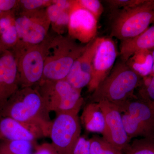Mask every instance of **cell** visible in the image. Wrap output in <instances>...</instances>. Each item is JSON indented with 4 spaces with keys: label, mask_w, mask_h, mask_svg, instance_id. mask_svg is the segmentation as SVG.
<instances>
[{
    "label": "cell",
    "mask_w": 154,
    "mask_h": 154,
    "mask_svg": "<svg viewBox=\"0 0 154 154\" xmlns=\"http://www.w3.org/2000/svg\"><path fill=\"white\" fill-rule=\"evenodd\" d=\"M89 140L90 154H122L103 137L96 136Z\"/></svg>",
    "instance_id": "ffe728a7"
},
{
    "label": "cell",
    "mask_w": 154,
    "mask_h": 154,
    "mask_svg": "<svg viewBox=\"0 0 154 154\" xmlns=\"http://www.w3.org/2000/svg\"><path fill=\"white\" fill-rule=\"evenodd\" d=\"M73 154H90V140L80 137L75 146Z\"/></svg>",
    "instance_id": "83f0119b"
},
{
    "label": "cell",
    "mask_w": 154,
    "mask_h": 154,
    "mask_svg": "<svg viewBox=\"0 0 154 154\" xmlns=\"http://www.w3.org/2000/svg\"><path fill=\"white\" fill-rule=\"evenodd\" d=\"M124 151L125 154H154V137L136 139Z\"/></svg>",
    "instance_id": "ac0fdd59"
},
{
    "label": "cell",
    "mask_w": 154,
    "mask_h": 154,
    "mask_svg": "<svg viewBox=\"0 0 154 154\" xmlns=\"http://www.w3.org/2000/svg\"><path fill=\"white\" fill-rule=\"evenodd\" d=\"M51 37L48 35L37 44L29 45L18 42L14 48L20 88L34 87L41 81Z\"/></svg>",
    "instance_id": "277c9868"
},
{
    "label": "cell",
    "mask_w": 154,
    "mask_h": 154,
    "mask_svg": "<svg viewBox=\"0 0 154 154\" xmlns=\"http://www.w3.org/2000/svg\"><path fill=\"white\" fill-rule=\"evenodd\" d=\"M81 133L78 114H58L52 122L50 132L53 146L59 154H73L76 144L81 137Z\"/></svg>",
    "instance_id": "52a82bcc"
},
{
    "label": "cell",
    "mask_w": 154,
    "mask_h": 154,
    "mask_svg": "<svg viewBox=\"0 0 154 154\" xmlns=\"http://www.w3.org/2000/svg\"><path fill=\"white\" fill-rule=\"evenodd\" d=\"M125 63L142 78L148 76L151 74L153 65L151 51L149 50L138 51Z\"/></svg>",
    "instance_id": "e0dca14e"
},
{
    "label": "cell",
    "mask_w": 154,
    "mask_h": 154,
    "mask_svg": "<svg viewBox=\"0 0 154 154\" xmlns=\"http://www.w3.org/2000/svg\"><path fill=\"white\" fill-rule=\"evenodd\" d=\"M44 100L50 112L57 115L63 113L78 114L83 105L82 90L76 89L65 79L41 81L34 86Z\"/></svg>",
    "instance_id": "8992f818"
},
{
    "label": "cell",
    "mask_w": 154,
    "mask_h": 154,
    "mask_svg": "<svg viewBox=\"0 0 154 154\" xmlns=\"http://www.w3.org/2000/svg\"><path fill=\"white\" fill-rule=\"evenodd\" d=\"M151 51L152 56L153 60V65L152 69V71L151 74L150 75V76H154V48L153 49L151 50Z\"/></svg>",
    "instance_id": "4dcf8cb0"
},
{
    "label": "cell",
    "mask_w": 154,
    "mask_h": 154,
    "mask_svg": "<svg viewBox=\"0 0 154 154\" xmlns=\"http://www.w3.org/2000/svg\"><path fill=\"white\" fill-rule=\"evenodd\" d=\"M99 40L100 37H96L88 43L85 51L73 64L65 80L73 88L82 90L91 82L93 59Z\"/></svg>",
    "instance_id": "4fadbf2b"
},
{
    "label": "cell",
    "mask_w": 154,
    "mask_h": 154,
    "mask_svg": "<svg viewBox=\"0 0 154 154\" xmlns=\"http://www.w3.org/2000/svg\"><path fill=\"white\" fill-rule=\"evenodd\" d=\"M153 23H154V0L153 3Z\"/></svg>",
    "instance_id": "1f68e13d"
},
{
    "label": "cell",
    "mask_w": 154,
    "mask_h": 154,
    "mask_svg": "<svg viewBox=\"0 0 154 154\" xmlns=\"http://www.w3.org/2000/svg\"><path fill=\"white\" fill-rule=\"evenodd\" d=\"M19 1L0 0V12H6L11 11L19 5Z\"/></svg>",
    "instance_id": "f1b7e54d"
},
{
    "label": "cell",
    "mask_w": 154,
    "mask_h": 154,
    "mask_svg": "<svg viewBox=\"0 0 154 154\" xmlns=\"http://www.w3.org/2000/svg\"><path fill=\"white\" fill-rule=\"evenodd\" d=\"M71 12L69 11H63L55 23L51 25L57 35H63L65 30H68Z\"/></svg>",
    "instance_id": "d4e9b609"
},
{
    "label": "cell",
    "mask_w": 154,
    "mask_h": 154,
    "mask_svg": "<svg viewBox=\"0 0 154 154\" xmlns=\"http://www.w3.org/2000/svg\"><path fill=\"white\" fill-rule=\"evenodd\" d=\"M18 42L25 45L41 43L47 37L51 22L46 9L21 11L15 19Z\"/></svg>",
    "instance_id": "ba28073f"
},
{
    "label": "cell",
    "mask_w": 154,
    "mask_h": 154,
    "mask_svg": "<svg viewBox=\"0 0 154 154\" xmlns=\"http://www.w3.org/2000/svg\"><path fill=\"white\" fill-rule=\"evenodd\" d=\"M154 0H146L139 5L113 10L110 36L124 41L134 38L149 28L153 21Z\"/></svg>",
    "instance_id": "5b68a950"
},
{
    "label": "cell",
    "mask_w": 154,
    "mask_h": 154,
    "mask_svg": "<svg viewBox=\"0 0 154 154\" xmlns=\"http://www.w3.org/2000/svg\"><path fill=\"white\" fill-rule=\"evenodd\" d=\"M119 50L120 60L126 63L138 51L154 48V25L134 38L121 41Z\"/></svg>",
    "instance_id": "9a60e30c"
},
{
    "label": "cell",
    "mask_w": 154,
    "mask_h": 154,
    "mask_svg": "<svg viewBox=\"0 0 154 154\" xmlns=\"http://www.w3.org/2000/svg\"><path fill=\"white\" fill-rule=\"evenodd\" d=\"M98 20L90 12L80 7L77 0L71 12L68 27V35L83 44H88L96 38Z\"/></svg>",
    "instance_id": "8fae6325"
},
{
    "label": "cell",
    "mask_w": 154,
    "mask_h": 154,
    "mask_svg": "<svg viewBox=\"0 0 154 154\" xmlns=\"http://www.w3.org/2000/svg\"><path fill=\"white\" fill-rule=\"evenodd\" d=\"M143 78L119 60L110 74L93 92L91 102L105 101L117 106L119 110L135 96V90L139 88Z\"/></svg>",
    "instance_id": "7a4b0ae2"
},
{
    "label": "cell",
    "mask_w": 154,
    "mask_h": 154,
    "mask_svg": "<svg viewBox=\"0 0 154 154\" xmlns=\"http://www.w3.org/2000/svg\"><path fill=\"white\" fill-rule=\"evenodd\" d=\"M139 88L137 97L149 104L154 105V75L143 78Z\"/></svg>",
    "instance_id": "44dd1931"
},
{
    "label": "cell",
    "mask_w": 154,
    "mask_h": 154,
    "mask_svg": "<svg viewBox=\"0 0 154 154\" xmlns=\"http://www.w3.org/2000/svg\"><path fill=\"white\" fill-rule=\"evenodd\" d=\"M146 0H107L105 1L112 11L132 8L145 2Z\"/></svg>",
    "instance_id": "484cf974"
},
{
    "label": "cell",
    "mask_w": 154,
    "mask_h": 154,
    "mask_svg": "<svg viewBox=\"0 0 154 154\" xmlns=\"http://www.w3.org/2000/svg\"><path fill=\"white\" fill-rule=\"evenodd\" d=\"M0 54V108L20 88L16 58L14 52Z\"/></svg>",
    "instance_id": "7c38bea8"
},
{
    "label": "cell",
    "mask_w": 154,
    "mask_h": 154,
    "mask_svg": "<svg viewBox=\"0 0 154 154\" xmlns=\"http://www.w3.org/2000/svg\"><path fill=\"white\" fill-rule=\"evenodd\" d=\"M0 46H1V40H0Z\"/></svg>",
    "instance_id": "e575fe53"
},
{
    "label": "cell",
    "mask_w": 154,
    "mask_h": 154,
    "mask_svg": "<svg viewBox=\"0 0 154 154\" xmlns=\"http://www.w3.org/2000/svg\"><path fill=\"white\" fill-rule=\"evenodd\" d=\"M78 5L93 14L97 20L103 13L104 8L99 0H77Z\"/></svg>",
    "instance_id": "603a6c76"
},
{
    "label": "cell",
    "mask_w": 154,
    "mask_h": 154,
    "mask_svg": "<svg viewBox=\"0 0 154 154\" xmlns=\"http://www.w3.org/2000/svg\"><path fill=\"white\" fill-rule=\"evenodd\" d=\"M54 148L48 144H45L37 151L35 154H55Z\"/></svg>",
    "instance_id": "f546056e"
},
{
    "label": "cell",
    "mask_w": 154,
    "mask_h": 154,
    "mask_svg": "<svg viewBox=\"0 0 154 154\" xmlns=\"http://www.w3.org/2000/svg\"><path fill=\"white\" fill-rule=\"evenodd\" d=\"M81 121L88 131L99 133L102 134L105 128L104 114L99 103L91 102L84 108Z\"/></svg>",
    "instance_id": "2e32d148"
},
{
    "label": "cell",
    "mask_w": 154,
    "mask_h": 154,
    "mask_svg": "<svg viewBox=\"0 0 154 154\" xmlns=\"http://www.w3.org/2000/svg\"><path fill=\"white\" fill-rule=\"evenodd\" d=\"M31 154L30 153V152H29V153H26V154Z\"/></svg>",
    "instance_id": "836d02e7"
},
{
    "label": "cell",
    "mask_w": 154,
    "mask_h": 154,
    "mask_svg": "<svg viewBox=\"0 0 154 154\" xmlns=\"http://www.w3.org/2000/svg\"><path fill=\"white\" fill-rule=\"evenodd\" d=\"M150 105H152V107L153 108V109L154 110V105H151V104H150Z\"/></svg>",
    "instance_id": "d6a6232c"
},
{
    "label": "cell",
    "mask_w": 154,
    "mask_h": 154,
    "mask_svg": "<svg viewBox=\"0 0 154 154\" xmlns=\"http://www.w3.org/2000/svg\"></svg>",
    "instance_id": "d590c367"
},
{
    "label": "cell",
    "mask_w": 154,
    "mask_h": 154,
    "mask_svg": "<svg viewBox=\"0 0 154 154\" xmlns=\"http://www.w3.org/2000/svg\"><path fill=\"white\" fill-rule=\"evenodd\" d=\"M98 103L105 117L103 137L118 150L122 152L130 140L125 130L121 112L117 106L107 101H101Z\"/></svg>",
    "instance_id": "30bf717a"
},
{
    "label": "cell",
    "mask_w": 154,
    "mask_h": 154,
    "mask_svg": "<svg viewBox=\"0 0 154 154\" xmlns=\"http://www.w3.org/2000/svg\"><path fill=\"white\" fill-rule=\"evenodd\" d=\"M50 111L35 87L20 88L0 108V118L9 117L29 126L40 137L49 136Z\"/></svg>",
    "instance_id": "6da1fadb"
},
{
    "label": "cell",
    "mask_w": 154,
    "mask_h": 154,
    "mask_svg": "<svg viewBox=\"0 0 154 154\" xmlns=\"http://www.w3.org/2000/svg\"><path fill=\"white\" fill-rule=\"evenodd\" d=\"M52 3V0H21L19 1V7L21 11H34L46 8Z\"/></svg>",
    "instance_id": "cb8c5ba5"
},
{
    "label": "cell",
    "mask_w": 154,
    "mask_h": 154,
    "mask_svg": "<svg viewBox=\"0 0 154 154\" xmlns=\"http://www.w3.org/2000/svg\"><path fill=\"white\" fill-rule=\"evenodd\" d=\"M118 51L111 37H100L93 62L91 82L88 91L93 92L110 74L115 65Z\"/></svg>",
    "instance_id": "9c48e42d"
},
{
    "label": "cell",
    "mask_w": 154,
    "mask_h": 154,
    "mask_svg": "<svg viewBox=\"0 0 154 154\" xmlns=\"http://www.w3.org/2000/svg\"><path fill=\"white\" fill-rule=\"evenodd\" d=\"M88 44H79L68 36H51L41 81L65 79L75 61L85 51Z\"/></svg>",
    "instance_id": "3957f363"
},
{
    "label": "cell",
    "mask_w": 154,
    "mask_h": 154,
    "mask_svg": "<svg viewBox=\"0 0 154 154\" xmlns=\"http://www.w3.org/2000/svg\"><path fill=\"white\" fill-rule=\"evenodd\" d=\"M31 149V142L28 141H5L0 144V154H25L30 152Z\"/></svg>",
    "instance_id": "d6986e66"
},
{
    "label": "cell",
    "mask_w": 154,
    "mask_h": 154,
    "mask_svg": "<svg viewBox=\"0 0 154 154\" xmlns=\"http://www.w3.org/2000/svg\"><path fill=\"white\" fill-rule=\"evenodd\" d=\"M39 137L33 129L19 122L9 118H0V140H22L32 142Z\"/></svg>",
    "instance_id": "5bb4252c"
},
{
    "label": "cell",
    "mask_w": 154,
    "mask_h": 154,
    "mask_svg": "<svg viewBox=\"0 0 154 154\" xmlns=\"http://www.w3.org/2000/svg\"><path fill=\"white\" fill-rule=\"evenodd\" d=\"M15 19L16 18H14L11 14L2 12L0 17V34L11 25L15 24Z\"/></svg>",
    "instance_id": "4316f807"
},
{
    "label": "cell",
    "mask_w": 154,
    "mask_h": 154,
    "mask_svg": "<svg viewBox=\"0 0 154 154\" xmlns=\"http://www.w3.org/2000/svg\"><path fill=\"white\" fill-rule=\"evenodd\" d=\"M0 40L1 46L3 45L5 48L4 51L8 50L7 48H14L17 45L19 41V37L15 24L11 25L1 34Z\"/></svg>",
    "instance_id": "7402d4cb"
}]
</instances>
